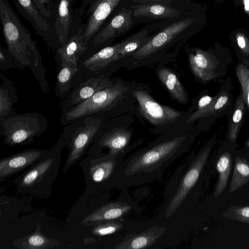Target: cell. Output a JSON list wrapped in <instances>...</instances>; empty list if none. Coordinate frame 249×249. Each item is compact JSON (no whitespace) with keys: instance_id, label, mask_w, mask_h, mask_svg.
Listing matches in <instances>:
<instances>
[{"instance_id":"6da1fadb","label":"cell","mask_w":249,"mask_h":249,"mask_svg":"<svg viewBox=\"0 0 249 249\" xmlns=\"http://www.w3.org/2000/svg\"><path fill=\"white\" fill-rule=\"evenodd\" d=\"M0 19L7 49L16 65L21 69L29 67L41 90L49 89L45 69L36 42L21 22L8 0H0Z\"/></svg>"},{"instance_id":"7a4b0ae2","label":"cell","mask_w":249,"mask_h":249,"mask_svg":"<svg viewBox=\"0 0 249 249\" xmlns=\"http://www.w3.org/2000/svg\"><path fill=\"white\" fill-rule=\"evenodd\" d=\"M65 146V142L61 135L57 143L45 155L14 179L17 192L40 199L50 197Z\"/></svg>"},{"instance_id":"3957f363","label":"cell","mask_w":249,"mask_h":249,"mask_svg":"<svg viewBox=\"0 0 249 249\" xmlns=\"http://www.w3.org/2000/svg\"><path fill=\"white\" fill-rule=\"evenodd\" d=\"M186 139L185 136L178 137L136 153L123 163V174L129 178L162 170L182 154Z\"/></svg>"},{"instance_id":"277c9868","label":"cell","mask_w":249,"mask_h":249,"mask_svg":"<svg viewBox=\"0 0 249 249\" xmlns=\"http://www.w3.org/2000/svg\"><path fill=\"white\" fill-rule=\"evenodd\" d=\"M0 122L3 143L10 146L32 143L47 130L48 125L47 119L37 112L16 113Z\"/></svg>"},{"instance_id":"5b68a950","label":"cell","mask_w":249,"mask_h":249,"mask_svg":"<svg viewBox=\"0 0 249 249\" xmlns=\"http://www.w3.org/2000/svg\"><path fill=\"white\" fill-rule=\"evenodd\" d=\"M103 119L98 116L80 118L65 125L61 135L69 150L63 172L65 173L89 149Z\"/></svg>"},{"instance_id":"8992f818","label":"cell","mask_w":249,"mask_h":249,"mask_svg":"<svg viewBox=\"0 0 249 249\" xmlns=\"http://www.w3.org/2000/svg\"><path fill=\"white\" fill-rule=\"evenodd\" d=\"M127 89L123 84L118 82L101 89L90 98L62 113L60 119L62 124L65 125L85 116L100 115L101 112L113 107Z\"/></svg>"},{"instance_id":"52a82bcc","label":"cell","mask_w":249,"mask_h":249,"mask_svg":"<svg viewBox=\"0 0 249 249\" xmlns=\"http://www.w3.org/2000/svg\"><path fill=\"white\" fill-rule=\"evenodd\" d=\"M118 155L88 154L79 163L86 183L85 192L94 194L111 187Z\"/></svg>"},{"instance_id":"ba28073f","label":"cell","mask_w":249,"mask_h":249,"mask_svg":"<svg viewBox=\"0 0 249 249\" xmlns=\"http://www.w3.org/2000/svg\"><path fill=\"white\" fill-rule=\"evenodd\" d=\"M120 1L81 0L80 6L74 10L76 19L84 24V39L88 43L99 32Z\"/></svg>"},{"instance_id":"9c48e42d","label":"cell","mask_w":249,"mask_h":249,"mask_svg":"<svg viewBox=\"0 0 249 249\" xmlns=\"http://www.w3.org/2000/svg\"><path fill=\"white\" fill-rule=\"evenodd\" d=\"M214 145L211 141L199 152L181 180L166 209L165 217H170L182 203L198 180Z\"/></svg>"},{"instance_id":"30bf717a","label":"cell","mask_w":249,"mask_h":249,"mask_svg":"<svg viewBox=\"0 0 249 249\" xmlns=\"http://www.w3.org/2000/svg\"><path fill=\"white\" fill-rule=\"evenodd\" d=\"M192 18H184L176 21L163 29L141 48L134 53L132 57L142 59L162 49L178 37L187 33L193 23Z\"/></svg>"},{"instance_id":"8fae6325","label":"cell","mask_w":249,"mask_h":249,"mask_svg":"<svg viewBox=\"0 0 249 249\" xmlns=\"http://www.w3.org/2000/svg\"><path fill=\"white\" fill-rule=\"evenodd\" d=\"M137 99L141 114L151 123L158 125L175 122L182 113L157 102L146 91L138 89L132 92Z\"/></svg>"},{"instance_id":"7c38bea8","label":"cell","mask_w":249,"mask_h":249,"mask_svg":"<svg viewBox=\"0 0 249 249\" xmlns=\"http://www.w3.org/2000/svg\"><path fill=\"white\" fill-rule=\"evenodd\" d=\"M131 137L130 131L123 127L107 130L100 126L88 149V154H97L103 149L107 148L108 152L107 154L119 155L128 144Z\"/></svg>"},{"instance_id":"4fadbf2b","label":"cell","mask_w":249,"mask_h":249,"mask_svg":"<svg viewBox=\"0 0 249 249\" xmlns=\"http://www.w3.org/2000/svg\"><path fill=\"white\" fill-rule=\"evenodd\" d=\"M13 1L18 11L49 46L56 49L61 46L53 26L41 14L33 0H13Z\"/></svg>"},{"instance_id":"5bb4252c","label":"cell","mask_w":249,"mask_h":249,"mask_svg":"<svg viewBox=\"0 0 249 249\" xmlns=\"http://www.w3.org/2000/svg\"><path fill=\"white\" fill-rule=\"evenodd\" d=\"M73 5L74 0H54L53 26L60 46L66 43L79 23Z\"/></svg>"},{"instance_id":"9a60e30c","label":"cell","mask_w":249,"mask_h":249,"mask_svg":"<svg viewBox=\"0 0 249 249\" xmlns=\"http://www.w3.org/2000/svg\"><path fill=\"white\" fill-rule=\"evenodd\" d=\"M49 150L26 149L0 160V182L30 167Z\"/></svg>"},{"instance_id":"2e32d148","label":"cell","mask_w":249,"mask_h":249,"mask_svg":"<svg viewBox=\"0 0 249 249\" xmlns=\"http://www.w3.org/2000/svg\"><path fill=\"white\" fill-rule=\"evenodd\" d=\"M113 85L104 75L92 77L80 83L71 91L62 104V113L68 111L90 98L98 91Z\"/></svg>"},{"instance_id":"e0dca14e","label":"cell","mask_w":249,"mask_h":249,"mask_svg":"<svg viewBox=\"0 0 249 249\" xmlns=\"http://www.w3.org/2000/svg\"><path fill=\"white\" fill-rule=\"evenodd\" d=\"M84 24L79 21L74 32L65 44L56 49L57 55L61 63L78 66L80 56L88 48L84 36Z\"/></svg>"},{"instance_id":"ac0fdd59","label":"cell","mask_w":249,"mask_h":249,"mask_svg":"<svg viewBox=\"0 0 249 249\" xmlns=\"http://www.w3.org/2000/svg\"><path fill=\"white\" fill-rule=\"evenodd\" d=\"M132 10L122 9L94 36L93 43L98 46L112 38L124 35L131 27Z\"/></svg>"},{"instance_id":"d6986e66","label":"cell","mask_w":249,"mask_h":249,"mask_svg":"<svg viewBox=\"0 0 249 249\" xmlns=\"http://www.w3.org/2000/svg\"><path fill=\"white\" fill-rule=\"evenodd\" d=\"M165 226H155L139 233L126 236L114 248L115 249H142L154 244L164 233Z\"/></svg>"},{"instance_id":"ffe728a7","label":"cell","mask_w":249,"mask_h":249,"mask_svg":"<svg viewBox=\"0 0 249 249\" xmlns=\"http://www.w3.org/2000/svg\"><path fill=\"white\" fill-rule=\"evenodd\" d=\"M131 208L128 204L121 201L108 203L88 214L81 223L86 226H94L103 221L120 218Z\"/></svg>"},{"instance_id":"44dd1931","label":"cell","mask_w":249,"mask_h":249,"mask_svg":"<svg viewBox=\"0 0 249 249\" xmlns=\"http://www.w3.org/2000/svg\"><path fill=\"white\" fill-rule=\"evenodd\" d=\"M120 43L105 47L85 59L82 65L88 71L96 73L119 60L118 50Z\"/></svg>"},{"instance_id":"7402d4cb","label":"cell","mask_w":249,"mask_h":249,"mask_svg":"<svg viewBox=\"0 0 249 249\" xmlns=\"http://www.w3.org/2000/svg\"><path fill=\"white\" fill-rule=\"evenodd\" d=\"M13 243L18 249H50L58 246L60 242L44 235L41 231L40 224L36 223L34 232L14 240Z\"/></svg>"},{"instance_id":"603a6c76","label":"cell","mask_w":249,"mask_h":249,"mask_svg":"<svg viewBox=\"0 0 249 249\" xmlns=\"http://www.w3.org/2000/svg\"><path fill=\"white\" fill-rule=\"evenodd\" d=\"M133 7L134 16L137 18L146 17L162 19L178 18L180 11L169 5L162 4H141Z\"/></svg>"},{"instance_id":"cb8c5ba5","label":"cell","mask_w":249,"mask_h":249,"mask_svg":"<svg viewBox=\"0 0 249 249\" xmlns=\"http://www.w3.org/2000/svg\"><path fill=\"white\" fill-rule=\"evenodd\" d=\"M0 120L16 114L13 108L18 97L15 87L12 82L0 73Z\"/></svg>"},{"instance_id":"d4e9b609","label":"cell","mask_w":249,"mask_h":249,"mask_svg":"<svg viewBox=\"0 0 249 249\" xmlns=\"http://www.w3.org/2000/svg\"><path fill=\"white\" fill-rule=\"evenodd\" d=\"M189 62L193 72L202 80H208L212 76L214 62L208 53L198 49L188 54Z\"/></svg>"},{"instance_id":"484cf974","label":"cell","mask_w":249,"mask_h":249,"mask_svg":"<svg viewBox=\"0 0 249 249\" xmlns=\"http://www.w3.org/2000/svg\"><path fill=\"white\" fill-rule=\"evenodd\" d=\"M158 76L175 99L181 104L187 103L186 92L177 75L172 71L167 68H161L158 71Z\"/></svg>"},{"instance_id":"4316f807","label":"cell","mask_w":249,"mask_h":249,"mask_svg":"<svg viewBox=\"0 0 249 249\" xmlns=\"http://www.w3.org/2000/svg\"><path fill=\"white\" fill-rule=\"evenodd\" d=\"M79 71L78 66L69 63H61L56 75L55 88L56 95L61 98L67 97L71 92L73 78Z\"/></svg>"},{"instance_id":"83f0119b","label":"cell","mask_w":249,"mask_h":249,"mask_svg":"<svg viewBox=\"0 0 249 249\" xmlns=\"http://www.w3.org/2000/svg\"><path fill=\"white\" fill-rule=\"evenodd\" d=\"M150 27L137 32L133 36L120 42L118 54L120 59L133 54L143 46L153 36L150 35Z\"/></svg>"},{"instance_id":"f1b7e54d","label":"cell","mask_w":249,"mask_h":249,"mask_svg":"<svg viewBox=\"0 0 249 249\" xmlns=\"http://www.w3.org/2000/svg\"><path fill=\"white\" fill-rule=\"evenodd\" d=\"M231 165L232 158L230 153L224 152L219 157L216 163V169L219 173V177L213 193L214 197L219 196L226 188Z\"/></svg>"},{"instance_id":"f546056e","label":"cell","mask_w":249,"mask_h":249,"mask_svg":"<svg viewBox=\"0 0 249 249\" xmlns=\"http://www.w3.org/2000/svg\"><path fill=\"white\" fill-rule=\"evenodd\" d=\"M249 182V161L246 159L235 158L234 171L229 188L230 192H234Z\"/></svg>"},{"instance_id":"4dcf8cb0","label":"cell","mask_w":249,"mask_h":249,"mask_svg":"<svg viewBox=\"0 0 249 249\" xmlns=\"http://www.w3.org/2000/svg\"><path fill=\"white\" fill-rule=\"evenodd\" d=\"M245 103L243 95L241 93L235 102L233 112L230 123L229 129V139L233 143L235 142L241 122L243 118L245 109Z\"/></svg>"},{"instance_id":"1f68e13d","label":"cell","mask_w":249,"mask_h":249,"mask_svg":"<svg viewBox=\"0 0 249 249\" xmlns=\"http://www.w3.org/2000/svg\"><path fill=\"white\" fill-rule=\"evenodd\" d=\"M236 74L241 86L242 94L249 112V65L239 64L236 68Z\"/></svg>"},{"instance_id":"d6a6232c","label":"cell","mask_w":249,"mask_h":249,"mask_svg":"<svg viewBox=\"0 0 249 249\" xmlns=\"http://www.w3.org/2000/svg\"><path fill=\"white\" fill-rule=\"evenodd\" d=\"M91 233L97 236H105L114 233L123 227L122 223L114 220L101 222L93 226Z\"/></svg>"},{"instance_id":"836d02e7","label":"cell","mask_w":249,"mask_h":249,"mask_svg":"<svg viewBox=\"0 0 249 249\" xmlns=\"http://www.w3.org/2000/svg\"><path fill=\"white\" fill-rule=\"evenodd\" d=\"M223 215L226 218L249 224V206H231Z\"/></svg>"},{"instance_id":"e575fe53","label":"cell","mask_w":249,"mask_h":249,"mask_svg":"<svg viewBox=\"0 0 249 249\" xmlns=\"http://www.w3.org/2000/svg\"><path fill=\"white\" fill-rule=\"evenodd\" d=\"M33 1L44 18L53 26L54 0H33Z\"/></svg>"},{"instance_id":"d590c367","label":"cell","mask_w":249,"mask_h":249,"mask_svg":"<svg viewBox=\"0 0 249 249\" xmlns=\"http://www.w3.org/2000/svg\"><path fill=\"white\" fill-rule=\"evenodd\" d=\"M16 63L7 49L0 46V68L1 71H6L15 67Z\"/></svg>"},{"instance_id":"8d00e7d4","label":"cell","mask_w":249,"mask_h":249,"mask_svg":"<svg viewBox=\"0 0 249 249\" xmlns=\"http://www.w3.org/2000/svg\"><path fill=\"white\" fill-rule=\"evenodd\" d=\"M215 98H213L209 95L202 96L198 102L197 109L194 113H199L211 106L215 100Z\"/></svg>"},{"instance_id":"74e56055","label":"cell","mask_w":249,"mask_h":249,"mask_svg":"<svg viewBox=\"0 0 249 249\" xmlns=\"http://www.w3.org/2000/svg\"><path fill=\"white\" fill-rule=\"evenodd\" d=\"M172 0H137L140 3L142 4H162L169 5Z\"/></svg>"},{"instance_id":"f35d334b","label":"cell","mask_w":249,"mask_h":249,"mask_svg":"<svg viewBox=\"0 0 249 249\" xmlns=\"http://www.w3.org/2000/svg\"><path fill=\"white\" fill-rule=\"evenodd\" d=\"M237 42L239 47L244 51L246 53H248L247 48V43L245 38L241 35L237 36Z\"/></svg>"},{"instance_id":"ab89813d","label":"cell","mask_w":249,"mask_h":249,"mask_svg":"<svg viewBox=\"0 0 249 249\" xmlns=\"http://www.w3.org/2000/svg\"><path fill=\"white\" fill-rule=\"evenodd\" d=\"M244 9L246 12L249 13V0H243Z\"/></svg>"},{"instance_id":"60d3db41","label":"cell","mask_w":249,"mask_h":249,"mask_svg":"<svg viewBox=\"0 0 249 249\" xmlns=\"http://www.w3.org/2000/svg\"><path fill=\"white\" fill-rule=\"evenodd\" d=\"M246 144L249 147V141L247 142Z\"/></svg>"}]
</instances>
